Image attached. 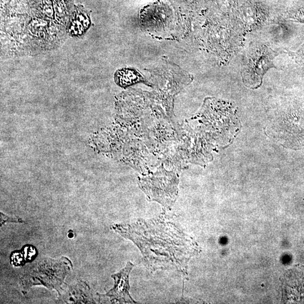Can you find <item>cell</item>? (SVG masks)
<instances>
[{
    "mask_svg": "<svg viewBox=\"0 0 304 304\" xmlns=\"http://www.w3.org/2000/svg\"><path fill=\"white\" fill-rule=\"evenodd\" d=\"M2 12V38L7 36L11 51L35 53L51 49L61 41L67 29L68 0H12Z\"/></svg>",
    "mask_w": 304,
    "mask_h": 304,
    "instance_id": "obj_1",
    "label": "cell"
},
{
    "mask_svg": "<svg viewBox=\"0 0 304 304\" xmlns=\"http://www.w3.org/2000/svg\"><path fill=\"white\" fill-rule=\"evenodd\" d=\"M114 231L123 237L132 240L142 252L148 265L181 266L184 268L183 263L178 256L188 263L183 255L179 253V248L197 252L195 243L172 225L170 223L161 220L152 222H139L129 225H114Z\"/></svg>",
    "mask_w": 304,
    "mask_h": 304,
    "instance_id": "obj_2",
    "label": "cell"
},
{
    "mask_svg": "<svg viewBox=\"0 0 304 304\" xmlns=\"http://www.w3.org/2000/svg\"><path fill=\"white\" fill-rule=\"evenodd\" d=\"M275 54L265 45L256 44L248 49L242 68L243 82L251 88L260 86L268 69L275 68Z\"/></svg>",
    "mask_w": 304,
    "mask_h": 304,
    "instance_id": "obj_4",
    "label": "cell"
},
{
    "mask_svg": "<svg viewBox=\"0 0 304 304\" xmlns=\"http://www.w3.org/2000/svg\"><path fill=\"white\" fill-rule=\"evenodd\" d=\"M72 264L67 257L42 259L21 279L24 291L34 286H43L50 290H56L62 296L64 279L71 271Z\"/></svg>",
    "mask_w": 304,
    "mask_h": 304,
    "instance_id": "obj_3",
    "label": "cell"
},
{
    "mask_svg": "<svg viewBox=\"0 0 304 304\" xmlns=\"http://www.w3.org/2000/svg\"><path fill=\"white\" fill-rule=\"evenodd\" d=\"M1 214V226L6 223H24V221L21 218L19 217L9 216L3 212Z\"/></svg>",
    "mask_w": 304,
    "mask_h": 304,
    "instance_id": "obj_6",
    "label": "cell"
},
{
    "mask_svg": "<svg viewBox=\"0 0 304 304\" xmlns=\"http://www.w3.org/2000/svg\"><path fill=\"white\" fill-rule=\"evenodd\" d=\"M299 53H300L301 56H302V58L304 59V44L302 46L301 49L300 50V51H299Z\"/></svg>",
    "mask_w": 304,
    "mask_h": 304,
    "instance_id": "obj_7",
    "label": "cell"
},
{
    "mask_svg": "<svg viewBox=\"0 0 304 304\" xmlns=\"http://www.w3.org/2000/svg\"><path fill=\"white\" fill-rule=\"evenodd\" d=\"M134 264L128 262L125 267L118 273L114 274L112 276L114 281V286L106 295H99L100 297H109L111 298L112 302H118L119 303H136L129 293V276L131 274Z\"/></svg>",
    "mask_w": 304,
    "mask_h": 304,
    "instance_id": "obj_5",
    "label": "cell"
}]
</instances>
